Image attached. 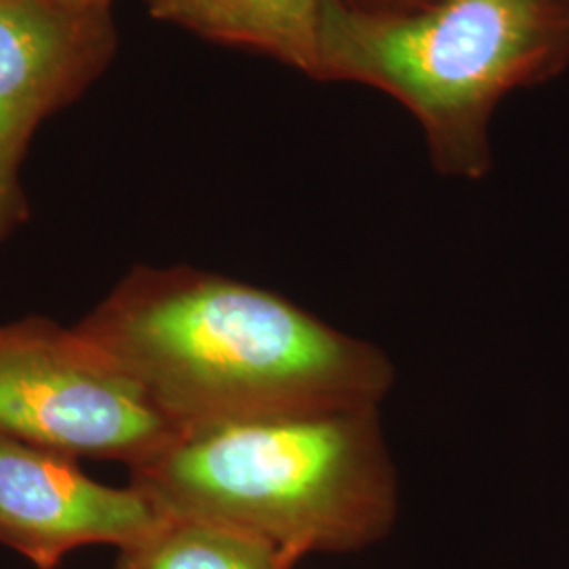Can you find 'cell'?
<instances>
[{
	"label": "cell",
	"instance_id": "52a82bcc",
	"mask_svg": "<svg viewBox=\"0 0 569 569\" xmlns=\"http://www.w3.org/2000/svg\"><path fill=\"white\" fill-rule=\"evenodd\" d=\"M336 0H148L154 18L204 39L260 51L321 81L323 42Z\"/></svg>",
	"mask_w": 569,
	"mask_h": 569
},
{
	"label": "cell",
	"instance_id": "6da1fadb",
	"mask_svg": "<svg viewBox=\"0 0 569 569\" xmlns=\"http://www.w3.org/2000/svg\"><path fill=\"white\" fill-rule=\"evenodd\" d=\"M183 430L378 409L387 352L264 287L190 266L136 268L77 326Z\"/></svg>",
	"mask_w": 569,
	"mask_h": 569
},
{
	"label": "cell",
	"instance_id": "7a4b0ae2",
	"mask_svg": "<svg viewBox=\"0 0 569 569\" xmlns=\"http://www.w3.org/2000/svg\"><path fill=\"white\" fill-rule=\"evenodd\" d=\"M129 470V483L167 515L241 529L296 561L369 549L399 517V481L378 409L183 430Z\"/></svg>",
	"mask_w": 569,
	"mask_h": 569
},
{
	"label": "cell",
	"instance_id": "5b68a950",
	"mask_svg": "<svg viewBox=\"0 0 569 569\" xmlns=\"http://www.w3.org/2000/svg\"><path fill=\"white\" fill-rule=\"evenodd\" d=\"M110 51L108 13L0 0V239L26 218L20 167L34 129L100 72Z\"/></svg>",
	"mask_w": 569,
	"mask_h": 569
},
{
	"label": "cell",
	"instance_id": "277c9868",
	"mask_svg": "<svg viewBox=\"0 0 569 569\" xmlns=\"http://www.w3.org/2000/svg\"><path fill=\"white\" fill-rule=\"evenodd\" d=\"M178 435L138 380L77 327H0V437L133 468Z\"/></svg>",
	"mask_w": 569,
	"mask_h": 569
},
{
	"label": "cell",
	"instance_id": "8992f818",
	"mask_svg": "<svg viewBox=\"0 0 569 569\" xmlns=\"http://www.w3.org/2000/svg\"><path fill=\"white\" fill-rule=\"evenodd\" d=\"M77 460L0 437V542L39 569L82 547L127 549L169 517L142 489L98 483Z\"/></svg>",
	"mask_w": 569,
	"mask_h": 569
},
{
	"label": "cell",
	"instance_id": "9c48e42d",
	"mask_svg": "<svg viewBox=\"0 0 569 569\" xmlns=\"http://www.w3.org/2000/svg\"><path fill=\"white\" fill-rule=\"evenodd\" d=\"M345 2L367 11H409L425 4L428 0H345Z\"/></svg>",
	"mask_w": 569,
	"mask_h": 569
},
{
	"label": "cell",
	"instance_id": "3957f363",
	"mask_svg": "<svg viewBox=\"0 0 569 569\" xmlns=\"http://www.w3.org/2000/svg\"><path fill=\"white\" fill-rule=\"evenodd\" d=\"M569 66V0H428L367 11L336 0L321 81L359 82L413 114L439 173L491 169L489 124L510 91Z\"/></svg>",
	"mask_w": 569,
	"mask_h": 569
},
{
	"label": "cell",
	"instance_id": "ba28073f",
	"mask_svg": "<svg viewBox=\"0 0 569 569\" xmlns=\"http://www.w3.org/2000/svg\"><path fill=\"white\" fill-rule=\"evenodd\" d=\"M262 538L222 523L169 515L161 528L119 550L114 569H296Z\"/></svg>",
	"mask_w": 569,
	"mask_h": 569
},
{
	"label": "cell",
	"instance_id": "30bf717a",
	"mask_svg": "<svg viewBox=\"0 0 569 569\" xmlns=\"http://www.w3.org/2000/svg\"><path fill=\"white\" fill-rule=\"evenodd\" d=\"M66 9L81 11V13H108V7L112 0H51Z\"/></svg>",
	"mask_w": 569,
	"mask_h": 569
}]
</instances>
